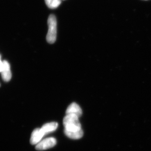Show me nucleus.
<instances>
[{
  "mask_svg": "<svg viewBox=\"0 0 151 151\" xmlns=\"http://www.w3.org/2000/svg\"><path fill=\"white\" fill-rule=\"evenodd\" d=\"M79 118L74 114H67L63 119L65 134L73 139H80L84 134Z\"/></svg>",
  "mask_w": 151,
  "mask_h": 151,
  "instance_id": "1",
  "label": "nucleus"
},
{
  "mask_svg": "<svg viewBox=\"0 0 151 151\" xmlns=\"http://www.w3.org/2000/svg\"><path fill=\"white\" fill-rule=\"evenodd\" d=\"M49 30L47 35V40L50 44L55 42L57 36V20L55 15H51L49 16L47 20Z\"/></svg>",
  "mask_w": 151,
  "mask_h": 151,
  "instance_id": "2",
  "label": "nucleus"
},
{
  "mask_svg": "<svg viewBox=\"0 0 151 151\" xmlns=\"http://www.w3.org/2000/svg\"><path fill=\"white\" fill-rule=\"evenodd\" d=\"M56 144V140L54 137H49L40 141L36 146L37 150H47L54 147Z\"/></svg>",
  "mask_w": 151,
  "mask_h": 151,
  "instance_id": "3",
  "label": "nucleus"
},
{
  "mask_svg": "<svg viewBox=\"0 0 151 151\" xmlns=\"http://www.w3.org/2000/svg\"><path fill=\"white\" fill-rule=\"evenodd\" d=\"M1 77L4 81H9L12 78V73L10 71V65L6 60L3 61V66L1 70Z\"/></svg>",
  "mask_w": 151,
  "mask_h": 151,
  "instance_id": "4",
  "label": "nucleus"
},
{
  "mask_svg": "<svg viewBox=\"0 0 151 151\" xmlns=\"http://www.w3.org/2000/svg\"><path fill=\"white\" fill-rule=\"evenodd\" d=\"M44 136V134H43L41 128H36L32 133V136L30 137V143L32 145L38 144L40 142L42 138Z\"/></svg>",
  "mask_w": 151,
  "mask_h": 151,
  "instance_id": "5",
  "label": "nucleus"
},
{
  "mask_svg": "<svg viewBox=\"0 0 151 151\" xmlns=\"http://www.w3.org/2000/svg\"><path fill=\"white\" fill-rule=\"evenodd\" d=\"M66 114H74L80 117L82 114V110L78 105L73 103L70 105L66 110Z\"/></svg>",
  "mask_w": 151,
  "mask_h": 151,
  "instance_id": "6",
  "label": "nucleus"
},
{
  "mask_svg": "<svg viewBox=\"0 0 151 151\" xmlns=\"http://www.w3.org/2000/svg\"><path fill=\"white\" fill-rule=\"evenodd\" d=\"M58 127V123L56 122L48 123L42 126L41 130L44 135L55 131Z\"/></svg>",
  "mask_w": 151,
  "mask_h": 151,
  "instance_id": "7",
  "label": "nucleus"
},
{
  "mask_svg": "<svg viewBox=\"0 0 151 151\" xmlns=\"http://www.w3.org/2000/svg\"><path fill=\"white\" fill-rule=\"evenodd\" d=\"M47 6L50 9H56L60 6L61 0H45Z\"/></svg>",
  "mask_w": 151,
  "mask_h": 151,
  "instance_id": "8",
  "label": "nucleus"
},
{
  "mask_svg": "<svg viewBox=\"0 0 151 151\" xmlns=\"http://www.w3.org/2000/svg\"><path fill=\"white\" fill-rule=\"evenodd\" d=\"M2 66H3V61H0V72H1Z\"/></svg>",
  "mask_w": 151,
  "mask_h": 151,
  "instance_id": "9",
  "label": "nucleus"
},
{
  "mask_svg": "<svg viewBox=\"0 0 151 151\" xmlns=\"http://www.w3.org/2000/svg\"><path fill=\"white\" fill-rule=\"evenodd\" d=\"M0 61H1V56H0Z\"/></svg>",
  "mask_w": 151,
  "mask_h": 151,
  "instance_id": "10",
  "label": "nucleus"
},
{
  "mask_svg": "<svg viewBox=\"0 0 151 151\" xmlns=\"http://www.w3.org/2000/svg\"><path fill=\"white\" fill-rule=\"evenodd\" d=\"M144 1H147V0H144Z\"/></svg>",
  "mask_w": 151,
  "mask_h": 151,
  "instance_id": "11",
  "label": "nucleus"
}]
</instances>
